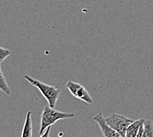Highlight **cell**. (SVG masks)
I'll return each instance as SVG.
<instances>
[{
  "label": "cell",
  "instance_id": "obj_9",
  "mask_svg": "<svg viewBox=\"0 0 153 137\" xmlns=\"http://www.w3.org/2000/svg\"><path fill=\"white\" fill-rule=\"evenodd\" d=\"M1 65V62H0V90L7 96H9L11 94V89L9 88L4 73L2 72Z\"/></svg>",
  "mask_w": 153,
  "mask_h": 137
},
{
  "label": "cell",
  "instance_id": "obj_7",
  "mask_svg": "<svg viewBox=\"0 0 153 137\" xmlns=\"http://www.w3.org/2000/svg\"><path fill=\"white\" fill-rule=\"evenodd\" d=\"M145 121L143 119L134 121L127 128L125 137H137L140 127L144 123Z\"/></svg>",
  "mask_w": 153,
  "mask_h": 137
},
{
  "label": "cell",
  "instance_id": "obj_2",
  "mask_svg": "<svg viewBox=\"0 0 153 137\" xmlns=\"http://www.w3.org/2000/svg\"><path fill=\"white\" fill-rule=\"evenodd\" d=\"M24 78L30 84L36 87L48 101V102L49 104V106L54 108L57 100L60 96L61 90L58 88L44 83L42 82L33 78L30 76L25 75Z\"/></svg>",
  "mask_w": 153,
  "mask_h": 137
},
{
  "label": "cell",
  "instance_id": "obj_11",
  "mask_svg": "<svg viewBox=\"0 0 153 137\" xmlns=\"http://www.w3.org/2000/svg\"><path fill=\"white\" fill-rule=\"evenodd\" d=\"M50 130H51V127H49L48 128H47L46 131L44 132L42 135H41L40 137H50Z\"/></svg>",
  "mask_w": 153,
  "mask_h": 137
},
{
  "label": "cell",
  "instance_id": "obj_5",
  "mask_svg": "<svg viewBox=\"0 0 153 137\" xmlns=\"http://www.w3.org/2000/svg\"><path fill=\"white\" fill-rule=\"evenodd\" d=\"M93 119L100 127L104 137H122L118 133L108 125L102 113H98L97 116H95Z\"/></svg>",
  "mask_w": 153,
  "mask_h": 137
},
{
  "label": "cell",
  "instance_id": "obj_4",
  "mask_svg": "<svg viewBox=\"0 0 153 137\" xmlns=\"http://www.w3.org/2000/svg\"><path fill=\"white\" fill-rule=\"evenodd\" d=\"M65 88L68 89L75 98H78L88 104L93 103V100L87 89L78 82L69 81L65 84Z\"/></svg>",
  "mask_w": 153,
  "mask_h": 137
},
{
  "label": "cell",
  "instance_id": "obj_1",
  "mask_svg": "<svg viewBox=\"0 0 153 137\" xmlns=\"http://www.w3.org/2000/svg\"><path fill=\"white\" fill-rule=\"evenodd\" d=\"M74 116V113L62 112L50 106H45L44 107L41 116L39 135H42L47 128L53 125L59 120L68 119Z\"/></svg>",
  "mask_w": 153,
  "mask_h": 137
},
{
  "label": "cell",
  "instance_id": "obj_8",
  "mask_svg": "<svg viewBox=\"0 0 153 137\" xmlns=\"http://www.w3.org/2000/svg\"><path fill=\"white\" fill-rule=\"evenodd\" d=\"M33 135V122H32V113L28 111L26 115L25 124L22 130L21 137H32Z\"/></svg>",
  "mask_w": 153,
  "mask_h": 137
},
{
  "label": "cell",
  "instance_id": "obj_6",
  "mask_svg": "<svg viewBox=\"0 0 153 137\" xmlns=\"http://www.w3.org/2000/svg\"><path fill=\"white\" fill-rule=\"evenodd\" d=\"M137 137H153V124L151 121H145L140 127Z\"/></svg>",
  "mask_w": 153,
  "mask_h": 137
},
{
  "label": "cell",
  "instance_id": "obj_10",
  "mask_svg": "<svg viewBox=\"0 0 153 137\" xmlns=\"http://www.w3.org/2000/svg\"><path fill=\"white\" fill-rule=\"evenodd\" d=\"M11 51L0 47V62L4 61L8 56L11 55Z\"/></svg>",
  "mask_w": 153,
  "mask_h": 137
},
{
  "label": "cell",
  "instance_id": "obj_3",
  "mask_svg": "<svg viewBox=\"0 0 153 137\" xmlns=\"http://www.w3.org/2000/svg\"><path fill=\"white\" fill-rule=\"evenodd\" d=\"M105 120L108 125L118 133L122 137H125L127 128L134 121L131 119L116 113L110 115L109 117L105 118Z\"/></svg>",
  "mask_w": 153,
  "mask_h": 137
}]
</instances>
